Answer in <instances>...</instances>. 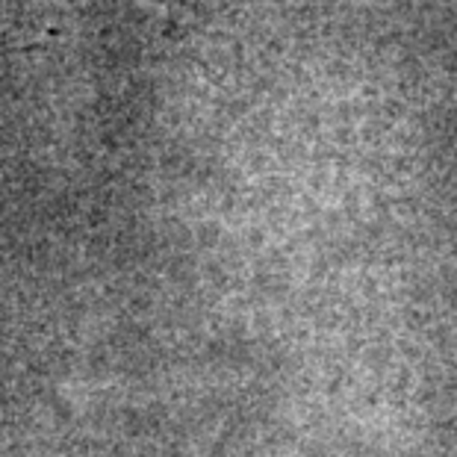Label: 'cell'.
Listing matches in <instances>:
<instances>
[{"label":"cell","mask_w":457,"mask_h":457,"mask_svg":"<svg viewBox=\"0 0 457 457\" xmlns=\"http://www.w3.org/2000/svg\"><path fill=\"white\" fill-rule=\"evenodd\" d=\"M145 4L165 9H187V12H221V9H230L237 0H145Z\"/></svg>","instance_id":"obj_1"},{"label":"cell","mask_w":457,"mask_h":457,"mask_svg":"<svg viewBox=\"0 0 457 457\" xmlns=\"http://www.w3.org/2000/svg\"><path fill=\"white\" fill-rule=\"evenodd\" d=\"M30 45H21V42H9V30H4L0 27V56H9V54H15V51H27Z\"/></svg>","instance_id":"obj_2"}]
</instances>
